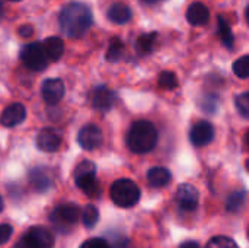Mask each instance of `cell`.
I'll return each mask as SVG.
<instances>
[{"label":"cell","mask_w":249,"mask_h":248,"mask_svg":"<svg viewBox=\"0 0 249 248\" xmlns=\"http://www.w3.org/2000/svg\"><path fill=\"white\" fill-rule=\"evenodd\" d=\"M156 39H158V34L156 32H149V34L140 35L137 38V41H136V48H137L139 54H142V56L150 54L155 50Z\"/></svg>","instance_id":"obj_20"},{"label":"cell","mask_w":249,"mask_h":248,"mask_svg":"<svg viewBox=\"0 0 249 248\" xmlns=\"http://www.w3.org/2000/svg\"><path fill=\"white\" fill-rule=\"evenodd\" d=\"M76 186L85 193L88 194L89 197H96L99 193H101V189H99V183L96 180V174L93 175H86V177H80L77 180H74Z\"/></svg>","instance_id":"obj_18"},{"label":"cell","mask_w":249,"mask_h":248,"mask_svg":"<svg viewBox=\"0 0 249 248\" xmlns=\"http://www.w3.org/2000/svg\"><path fill=\"white\" fill-rule=\"evenodd\" d=\"M64 92H66L64 83H63V80L58 79V77L47 79V80H44V83H42V86H41L42 98H44V101H45L48 105H55V104H58V102L63 99Z\"/></svg>","instance_id":"obj_9"},{"label":"cell","mask_w":249,"mask_h":248,"mask_svg":"<svg viewBox=\"0 0 249 248\" xmlns=\"http://www.w3.org/2000/svg\"><path fill=\"white\" fill-rule=\"evenodd\" d=\"M77 142L85 151H93L102 143V132L95 124H86L77 134Z\"/></svg>","instance_id":"obj_10"},{"label":"cell","mask_w":249,"mask_h":248,"mask_svg":"<svg viewBox=\"0 0 249 248\" xmlns=\"http://www.w3.org/2000/svg\"><path fill=\"white\" fill-rule=\"evenodd\" d=\"M20 60L23 64L34 72H41L48 66V58L39 42H29L20 51Z\"/></svg>","instance_id":"obj_6"},{"label":"cell","mask_w":249,"mask_h":248,"mask_svg":"<svg viewBox=\"0 0 249 248\" xmlns=\"http://www.w3.org/2000/svg\"><path fill=\"white\" fill-rule=\"evenodd\" d=\"M96 174V167L92 161H82L73 171V178L77 180L80 177H86V175H93Z\"/></svg>","instance_id":"obj_25"},{"label":"cell","mask_w":249,"mask_h":248,"mask_svg":"<svg viewBox=\"0 0 249 248\" xmlns=\"http://www.w3.org/2000/svg\"><path fill=\"white\" fill-rule=\"evenodd\" d=\"M117 101V95L112 89H109L105 85L96 86L93 88V91L90 92V102L92 107L98 111L107 113L112 108V105Z\"/></svg>","instance_id":"obj_7"},{"label":"cell","mask_w":249,"mask_h":248,"mask_svg":"<svg viewBox=\"0 0 249 248\" xmlns=\"http://www.w3.org/2000/svg\"><path fill=\"white\" fill-rule=\"evenodd\" d=\"M32 32H34V28H32L31 25H22V26L19 28V35H20V37H23V38L31 37V35H32Z\"/></svg>","instance_id":"obj_33"},{"label":"cell","mask_w":249,"mask_h":248,"mask_svg":"<svg viewBox=\"0 0 249 248\" xmlns=\"http://www.w3.org/2000/svg\"><path fill=\"white\" fill-rule=\"evenodd\" d=\"M25 118H26L25 107L19 102H15V104H10L9 107H6L3 110L1 117H0V123L4 127H15L18 124H20Z\"/></svg>","instance_id":"obj_13"},{"label":"cell","mask_w":249,"mask_h":248,"mask_svg":"<svg viewBox=\"0 0 249 248\" xmlns=\"http://www.w3.org/2000/svg\"><path fill=\"white\" fill-rule=\"evenodd\" d=\"M82 221H83L85 228H88V229L95 228V225L99 221V210H98V208L93 206V205H88L85 208V210L82 212Z\"/></svg>","instance_id":"obj_24"},{"label":"cell","mask_w":249,"mask_h":248,"mask_svg":"<svg viewBox=\"0 0 249 248\" xmlns=\"http://www.w3.org/2000/svg\"><path fill=\"white\" fill-rule=\"evenodd\" d=\"M177 203L178 206L185 210V212H194L198 206V200H200V194L198 190L193 186V184H181L177 190L175 194Z\"/></svg>","instance_id":"obj_8"},{"label":"cell","mask_w":249,"mask_h":248,"mask_svg":"<svg viewBox=\"0 0 249 248\" xmlns=\"http://www.w3.org/2000/svg\"><path fill=\"white\" fill-rule=\"evenodd\" d=\"M111 199L120 208H133L140 200V189L131 180L123 178L111 186Z\"/></svg>","instance_id":"obj_3"},{"label":"cell","mask_w":249,"mask_h":248,"mask_svg":"<svg viewBox=\"0 0 249 248\" xmlns=\"http://www.w3.org/2000/svg\"><path fill=\"white\" fill-rule=\"evenodd\" d=\"M93 23L90 9L80 1H71L66 4L58 15V25L64 35L69 38L83 37Z\"/></svg>","instance_id":"obj_1"},{"label":"cell","mask_w":249,"mask_h":248,"mask_svg":"<svg viewBox=\"0 0 249 248\" xmlns=\"http://www.w3.org/2000/svg\"><path fill=\"white\" fill-rule=\"evenodd\" d=\"M10 1H19V0H10Z\"/></svg>","instance_id":"obj_38"},{"label":"cell","mask_w":249,"mask_h":248,"mask_svg":"<svg viewBox=\"0 0 249 248\" xmlns=\"http://www.w3.org/2000/svg\"><path fill=\"white\" fill-rule=\"evenodd\" d=\"M131 16H133L131 9L124 3H114L109 6V9L107 12V18L117 25H124V23L130 22Z\"/></svg>","instance_id":"obj_16"},{"label":"cell","mask_w":249,"mask_h":248,"mask_svg":"<svg viewBox=\"0 0 249 248\" xmlns=\"http://www.w3.org/2000/svg\"><path fill=\"white\" fill-rule=\"evenodd\" d=\"M124 56V44L120 38L114 37L111 41H109V45H108V50H107V56L105 58L111 63H117L123 58Z\"/></svg>","instance_id":"obj_22"},{"label":"cell","mask_w":249,"mask_h":248,"mask_svg":"<svg viewBox=\"0 0 249 248\" xmlns=\"http://www.w3.org/2000/svg\"><path fill=\"white\" fill-rule=\"evenodd\" d=\"M214 139V127L209 121H198L190 130V142L194 146H206Z\"/></svg>","instance_id":"obj_11"},{"label":"cell","mask_w":249,"mask_h":248,"mask_svg":"<svg viewBox=\"0 0 249 248\" xmlns=\"http://www.w3.org/2000/svg\"><path fill=\"white\" fill-rule=\"evenodd\" d=\"M143 3H146V4H156V3H159V1H163V0H142Z\"/></svg>","instance_id":"obj_35"},{"label":"cell","mask_w":249,"mask_h":248,"mask_svg":"<svg viewBox=\"0 0 249 248\" xmlns=\"http://www.w3.org/2000/svg\"><path fill=\"white\" fill-rule=\"evenodd\" d=\"M217 105H219V99L216 95H204L201 99L200 108L207 114H214L217 111Z\"/></svg>","instance_id":"obj_29"},{"label":"cell","mask_w":249,"mask_h":248,"mask_svg":"<svg viewBox=\"0 0 249 248\" xmlns=\"http://www.w3.org/2000/svg\"><path fill=\"white\" fill-rule=\"evenodd\" d=\"M41 45H42V50H44L48 61L60 60L64 53V42L60 37H48L47 39H44V42Z\"/></svg>","instance_id":"obj_15"},{"label":"cell","mask_w":249,"mask_h":248,"mask_svg":"<svg viewBox=\"0 0 249 248\" xmlns=\"http://www.w3.org/2000/svg\"><path fill=\"white\" fill-rule=\"evenodd\" d=\"M3 208H4V202H3V199H1V196H0V212L3 210Z\"/></svg>","instance_id":"obj_37"},{"label":"cell","mask_w":249,"mask_h":248,"mask_svg":"<svg viewBox=\"0 0 249 248\" xmlns=\"http://www.w3.org/2000/svg\"><path fill=\"white\" fill-rule=\"evenodd\" d=\"M4 13V6H3V0H0V18L3 16Z\"/></svg>","instance_id":"obj_36"},{"label":"cell","mask_w":249,"mask_h":248,"mask_svg":"<svg viewBox=\"0 0 249 248\" xmlns=\"http://www.w3.org/2000/svg\"><path fill=\"white\" fill-rule=\"evenodd\" d=\"M159 86L163 88V89H175L178 86V79H177V75L174 72H169V70H165L159 75Z\"/></svg>","instance_id":"obj_26"},{"label":"cell","mask_w":249,"mask_h":248,"mask_svg":"<svg viewBox=\"0 0 249 248\" xmlns=\"http://www.w3.org/2000/svg\"><path fill=\"white\" fill-rule=\"evenodd\" d=\"M235 105L238 108V113L244 117L249 118V92H244L235 98Z\"/></svg>","instance_id":"obj_30"},{"label":"cell","mask_w":249,"mask_h":248,"mask_svg":"<svg viewBox=\"0 0 249 248\" xmlns=\"http://www.w3.org/2000/svg\"><path fill=\"white\" fill-rule=\"evenodd\" d=\"M233 73L241 77V79H247L249 77V56H242L239 57L235 63H233Z\"/></svg>","instance_id":"obj_27"},{"label":"cell","mask_w":249,"mask_h":248,"mask_svg":"<svg viewBox=\"0 0 249 248\" xmlns=\"http://www.w3.org/2000/svg\"><path fill=\"white\" fill-rule=\"evenodd\" d=\"M206 248H239L238 244L232 240V238H228V237H214L213 240L209 241V244L206 246Z\"/></svg>","instance_id":"obj_28"},{"label":"cell","mask_w":249,"mask_h":248,"mask_svg":"<svg viewBox=\"0 0 249 248\" xmlns=\"http://www.w3.org/2000/svg\"><path fill=\"white\" fill-rule=\"evenodd\" d=\"M187 20L193 26H204L210 20V10L201 1H194L187 9Z\"/></svg>","instance_id":"obj_14"},{"label":"cell","mask_w":249,"mask_h":248,"mask_svg":"<svg viewBox=\"0 0 249 248\" xmlns=\"http://www.w3.org/2000/svg\"><path fill=\"white\" fill-rule=\"evenodd\" d=\"M36 148L42 152H55L61 145V134L55 129H42L35 139Z\"/></svg>","instance_id":"obj_12"},{"label":"cell","mask_w":249,"mask_h":248,"mask_svg":"<svg viewBox=\"0 0 249 248\" xmlns=\"http://www.w3.org/2000/svg\"><path fill=\"white\" fill-rule=\"evenodd\" d=\"M29 178H31V184L34 186V189L36 191H47L51 186V178L48 177V174L45 172V170L42 168H35L29 172Z\"/></svg>","instance_id":"obj_19"},{"label":"cell","mask_w":249,"mask_h":248,"mask_svg":"<svg viewBox=\"0 0 249 248\" xmlns=\"http://www.w3.org/2000/svg\"><path fill=\"white\" fill-rule=\"evenodd\" d=\"M179 248H200V246L196 241H187V243H182Z\"/></svg>","instance_id":"obj_34"},{"label":"cell","mask_w":249,"mask_h":248,"mask_svg":"<svg viewBox=\"0 0 249 248\" xmlns=\"http://www.w3.org/2000/svg\"><path fill=\"white\" fill-rule=\"evenodd\" d=\"M79 248H111V244L102 238H90L85 241Z\"/></svg>","instance_id":"obj_31"},{"label":"cell","mask_w":249,"mask_h":248,"mask_svg":"<svg viewBox=\"0 0 249 248\" xmlns=\"http://www.w3.org/2000/svg\"><path fill=\"white\" fill-rule=\"evenodd\" d=\"M158 143V130L150 121H136L128 130L127 146L134 153H147Z\"/></svg>","instance_id":"obj_2"},{"label":"cell","mask_w":249,"mask_h":248,"mask_svg":"<svg viewBox=\"0 0 249 248\" xmlns=\"http://www.w3.org/2000/svg\"><path fill=\"white\" fill-rule=\"evenodd\" d=\"M54 243L55 240L51 231L44 227H32L15 244V248H53Z\"/></svg>","instance_id":"obj_5"},{"label":"cell","mask_w":249,"mask_h":248,"mask_svg":"<svg viewBox=\"0 0 249 248\" xmlns=\"http://www.w3.org/2000/svg\"><path fill=\"white\" fill-rule=\"evenodd\" d=\"M80 218V209L76 205L67 203V205H60L57 206L51 215H50V222L53 224V227L61 232V234H67L73 229V227L76 225V222Z\"/></svg>","instance_id":"obj_4"},{"label":"cell","mask_w":249,"mask_h":248,"mask_svg":"<svg viewBox=\"0 0 249 248\" xmlns=\"http://www.w3.org/2000/svg\"><path fill=\"white\" fill-rule=\"evenodd\" d=\"M217 23H219V35L222 38V42L228 47V48H233V44H235V37H233V32L229 26V22L225 19V16H219L217 19Z\"/></svg>","instance_id":"obj_23"},{"label":"cell","mask_w":249,"mask_h":248,"mask_svg":"<svg viewBox=\"0 0 249 248\" xmlns=\"http://www.w3.org/2000/svg\"><path fill=\"white\" fill-rule=\"evenodd\" d=\"M171 178H172L171 171L163 167H155V168L149 170V172H147V181L155 189H162V187L168 186L171 183Z\"/></svg>","instance_id":"obj_17"},{"label":"cell","mask_w":249,"mask_h":248,"mask_svg":"<svg viewBox=\"0 0 249 248\" xmlns=\"http://www.w3.org/2000/svg\"><path fill=\"white\" fill-rule=\"evenodd\" d=\"M13 234V228L9 224H1L0 225V246L6 244Z\"/></svg>","instance_id":"obj_32"},{"label":"cell","mask_w":249,"mask_h":248,"mask_svg":"<svg viewBox=\"0 0 249 248\" xmlns=\"http://www.w3.org/2000/svg\"><path fill=\"white\" fill-rule=\"evenodd\" d=\"M247 203V191L245 190H238L235 193H232L228 200H226V210L231 213H238L242 210V208Z\"/></svg>","instance_id":"obj_21"}]
</instances>
